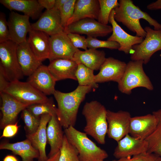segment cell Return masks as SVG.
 <instances>
[{"mask_svg": "<svg viewBox=\"0 0 161 161\" xmlns=\"http://www.w3.org/2000/svg\"><path fill=\"white\" fill-rule=\"evenodd\" d=\"M100 10L98 21L102 24L107 25L109 17L112 10L119 4L117 0H98Z\"/></svg>", "mask_w": 161, "mask_h": 161, "instance_id": "1f68e13d", "label": "cell"}, {"mask_svg": "<svg viewBox=\"0 0 161 161\" xmlns=\"http://www.w3.org/2000/svg\"><path fill=\"white\" fill-rule=\"evenodd\" d=\"M60 151L53 156L48 157V159L44 161H59Z\"/></svg>", "mask_w": 161, "mask_h": 161, "instance_id": "f6af8a7d", "label": "cell"}, {"mask_svg": "<svg viewBox=\"0 0 161 161\" xmlns=\"http://www.w3.org/2000/svg\"><path fill=\"white\" fill-rule=\"evenodd\" d=\"M160 56L161 57V54H160Z\"/></svg>", "mask_w": 161, "mask_h": 161, "instance_id": "681fc988", "label": "cell"}, {"mask_svg": "<svg viewBox=\"0 0 161 161\" xmlns=\"http://www.w3.org/2000/svg\"><path fill=\"white\" fill-rule=\"evenodd\" d=\"M76 0H67L60 11L62 26L64 29L74 13Z\"/></svg>", "mask_w": 161, "mask_h": 161, "instance_id": "d590c367", "label": "cell"}, {"mask_svg": "<svg viewBox=\"0 0 161 161\" xmlns=\"http://www.w3.org/2000/svg\"><path fill=\"white\" fill-rule=\"evenodd\" d=\"M2 100L1 107L2 116L0 127L4 129L7 125L15 123L18 114L29 106L19 102L9 94L0 93Z\"/></svg>", "mask_w": 161, "mask_h": 161, "instance_id": "2e32d148", "label": "cell"}, {"mask_svg": "<svg viewBox=\"0 0 161 161\" xmlns=\"http://www.w3.org/2000/svg\"><path fill=\"white\" fill-rule=\"evenodd\" d=\"M9 82L2 70L0 69V93L3 92Z\"/></svg>", "mask_w": 161, "mask_h": 161, "instance_id": "b9f144b4", "label": "cell"}, {"mask_svg": "<svg viewBox=\"0 0 161 161\" xmlns=\"http://www.w3.org/2000/svg\"><path fill=\"white\" fill-rule=\"evenodd\" d=\"M158 155L147 152L132 157L123 158L114 161H156Z\"/></svg>", "mask_w": 161, "mask_h": 161, "instance_id": "8d00e7d4", "label": "cell"}, {"mask_svg": "<svg viewBox=\"0 0 161 161\" xmlns=\"http://www.w3.org/2000/svg\"><path fill=\"white\" fill-rule=\"evenodd\" d=\"M40 5L46 10H50L53 8L55 0H38Z\"/></svg>", "mask_w": 161, "mask_h": 161, "instance_id": "60d3db41", "label": "cell"}, {"mask_svg": "<svg viewBox=\"0 0 161 161\" xmlns=\"http://www.w3.org/2000/svg\"><path fill=\"white\" fill-rule=\"evenodd\" d=\"M147 8L150 10H161V0H158L148 5Z\"/></svg>", "mask_w": 161, "mask_h": 161, "instance_id": "7bdbcfd3", "label": "cell"}, {"mask_svg": "<svg viewBox=\"0 0 161 161\" xmlns=\"http://www.w3.org/2000/svg\"><path fill=\"white\" fill-rule=\"evenodd\" d=\"M113 156L117 159L131 157L147 152L148 142L134 137L128 134L118 141Z\"/></svg>", "mask_w": 161, "mask_h": 161, "instance_id": "9a60e30c", "label": "cell"}, {"mask_svg": "<svg viewBox=\"0 0 161 161\" xmlns=\"http://www.w3.org/2000/svg\"><path fill=\"white\" fill-rule=\"evenodd\" d=\"M152 114L156 118L157 125L152 133L145 140L148 144L147 152L161 156V109Z\"/></svg>", "mask_w": 161, "mask_h": 161, "instance_id": "f1b7e54d", "label": "cell"}, {"mask_svg": "<svg viewBox=\"0 0 161 161\" xmlns=\"http://www.w3.org/2000/svg\"><path fill=\"white\" fill-rule=\"evenodd\" d=\"M106 58L103 50L89 49L84 51L79 49L75 54L73 60L94 70H100Z\"/></svg>", "mask_w": 161, "mask_h": 161, "instance_id": "d4e9b609", "label": "cell"}, {"mask_svg": "<svg viewBox=\"0 0 161 161\" xmlns=\"http://www.w3.org/2000/svg\"><path fill=\"white\" fill-rule=\"evenodd\" d=\"M3 161H18L16 158L12 155H7L4 159Z\"/></svg>", "mask_w": 161, "mask_h": 161, "instance_id": "bcb514c9", "label": "cell"}, {"mask_svg": "<svg viewBox=\"0 0 161 161\" xmlns=\"http://www.w3.org/2000/svg\"><path fill=\"white\" fill-rule=\"evenodd\" d=\"M51 117L49 114H44L40 116V123L37 131L34 133L27 134V139L31 142L32 145L38 150L39 153L38 161H44L48 158L46 152V147L47 143V128Z\"/></svg>", "mask_w": 161, "mask_h": 161, "instance_id": "7402d4cb", "label": "cell"}, {"mask_svg": "<svg viewBox=\"0 0 161 161\" xmlns=\"http://www.w3.org/2000/svg\"><path fill=\"white\" fill-rule=\"evenodd\" d=\"M131 117L130 113L128 111L120 110L114 112L107 110V134L108 137L118 142L129 134Z\"/></svg>", "mask_w": 161, "mask_h": 161, "instance_id": "9c48e42d", "label": "cell"}, {"mask_svg": "<svg viewBox=\"0 0 161 161\" xmlns=\"http://www.w3.org/2000/svg\"><path fill=\"white\" fill-rule=\"evenodd\" d=\"M73 45L76 48H81L86 50L87 49L86 38L78 34L69 33L67 34Z\"/></svg>", "mask_w": 161, "mask_h": 161, "instance_id": "f35d334b", "label": "cell"}, {"mask_svg": "<svg viewBox=\"0 0 161 161\" xmlns=\"http://www.w3.org/2000/svg\"><path fill=\"white\" fill-rule=\"evenodd\" d=\"M27 108L33 115L38 117L46 114L51 116L56 115L57 107L51 99L46 102L30 105Z\"/></svg>", "mask_w": 161, "mask_h": 161, "instance_id": "4dcf8cb0", "label": "cell"}, {"mask_svg": "<svg viewBox=\"0 0 161 161\" xmlns=\"http://www.w3.org/2000/svg\"><path fill=\"white\" fill-rule=\"evenodd\" d=\"M127 64L112 57L106 58L99 73L95 76V82L103 83L110 81L117 83L122 78Z\"/></svg>", "mask_w": 161, "mask_h": 161, "instance_id": "5bb4252c", "label": "cell"}, {"mask_svg": "<svg viewBox=\"0 0 161 161\" xmlns=\"http://www.w3.org/2000/svg\"><path fill=\"white\" fill-rule=\"evenodd\" d=\"M10 40L9 32L5 14L0 13V43Z\"/></svg>", "mask_w": 161, "mask_h": 161, "instance_id": "74e56055", "label": "cell"}, {"mask_svg": "<svg viewBox=\"0 0 161 161\" xmlns=\"http://www.w3.org/2000/svg\"><path fill=\"white\" fill-rule=\"evenodd\" d=\"M27 82L46 95H53L55 90V79L48 66L40 65L28 76Z\"/></svg>", "mask_w": 161, "mask_h": 161, "instance_id": "ac0fdd59", "label": "cell"}, {"mask_svg": "<svg viewBox=\"0 0 161 161\" xmlns=\"http://www.w3.org/2000/svg\"><path fill=\"white\" fill-rule=\"evenodd\" d=\"M112 27L99 23L95 19L84 18L67 26L64 32L69 33L84 34L93 37H105L112 32Z\"/></svg>", "mask_w": 161, "mask_h": 161, "instance_id": "30bf717a", "label": "cell"}, {"mask_svg": "<svg viewBox=\"0 0 161 161\" xmlns=\"http://www.w3.org/2000/svg\"><path fill=\"white\" fill-rule=\"evenodd\" d=\"M79 49L72 44L64 32L50 37L49 61L56 59H71Z\"/></svg>", "mask_w": 161, "mask_h": 161, "instance_id": "7c38bea8", "label": "cell"}, {"mask_svg": "<svg viewBox=\"0 0 161 161\" xmlns=\"http://www.w3.org/2000/svg\"><path fill=\"white\" fill-rule=\"evenodd\" d=\"M30 17L14 11L10 14L7 21L10 40L18 44L26 41L27 33L32 29Z\"/></svg>", "mask_w": 161, "mask_h": 161, "instance_id": "4fadbf2b", "label": "cell"}, {"mask_svg": "<svg viewBox=\"0 0 161 161\" xmlns=\"http://www.w3.org/2000/svg\"><path fill=\"white\" fill-rule=\"evenodd\" d=\"M144 29L146 32L145 37L140 43L133 47L130 59L133 61H141L147 64L152 55L161 50V30H155L148 26Z\"/></svg>", "mask_w": 161, "mask_h": 161, "instance_id": "52a82bcc", "label": "cell"}, {"mask_svg": "<svg viewBox=\"0 0 161 161\" xmlns=\"http://www.w3.org/2000/svg\"><path fill=\"white\" fill-rule=\"evenodd\" d=\"M60 151L59 161H80L77 150L69 142L65 134Z\"/></svg>", "mask_w": 161, "mask_h": 161, "instance_id": "d6a6232c", "label": "cell"}, {"mask_svg": "<svg viewBox=\"0 0 161 161\" xmlns=\"http://www.w3.org/2000/svg\"><path fill=\"white\" fill-rule=\"evenodd\" d=\"M94 71L82 64H78L75 76L79 85L89 86L95 89L98 88V84L95 81Z\"/></svg>", "mask_w": 161, "mask_h": 161, "instance_id": "f546056e", "label": "cell"}, {"mask_svg": "<svg viewBox=\"0 0 161 161\" xmlns=\"http://www.w3.org/2000/svg\"><path fill=\"white\" fill-rule=\"evenodd\" d=\"M0 149L11 151L15 154L19 156L22 161H34L39 158V153L32 145L28 139L14 143L4 142L0 145Z\"/></svg>", "mask_w": 161, "mask_h": 161, "instance_id": "83f0119b", "label": "cell"}, {"mask_svg": "<svg viewBox=\"0 0 161 161\" xmlns=\"http://www.w3.org/2000/svg\"><path fill=\"white\" fill-rule=\"evenodd\" d=\"M2 92L6 93L21 103L29 105L46 102L50 100L27 81L17 80L9 82Z\"/></svg>", "mask_w": 161, "mask_h": 161, "instance_id": "ba28073f", "label": "cell"}, {"mask_svg": "<svg viewBox=\"0 0 161 161\" xmlns=\"http://www.w3.org/2000/svg\"><path fill=\"white\" fill-rule=\"evenodd\" d=\"M93 89L78 85L73 91L64 93L55 90L53 95L58 104L56 115L64 129L75 125L79 106L87 94Z\"/></svg>", "mask_w": 161, "mask_h": 161, "instance_id": "6da1fadb", "label": "cell"}, {"mask_svg": "<svg viewBox=\"0 0 161 161\" xmlns=\"http://www.w3.org/2000/svg\"><path fill=\"white\" fill-rule=\"evenodd\" d=\"M99 10L98 0H76L73 14L67 26L87 18L97 20Z\"/></svg>", "mask_w": 161, "mask_h": 161, "instance_id": "cb8c5ba5", "label": "cell"}, {"mask_svg": "<svg viewBox=\"0 0 161 161\" xmlns=\"http://www.w3.org/2000/svg\"><path fill=\"white\" fill-rule=\"evenodd\" d=\"M64 133L69 142L77 150L80 161L103 160L108 157L107 152L97 146L85 133L73 126L65 129Z\"/></svg>", "mask_w": 161, "mask_h": 161, "instance_id": "277c9868", "label": "cell"}, {"mask_svg": "<svg viewBox=\"0 0 161 161\" xmlns=\"http://www.w3.org/2000/svg\"><path fill=\"white\" fill-rule=\"evenodd\" d=\"M114 9L111 11L109 20V22L112 26V33L107 39V40L117 42L120 46L118 50L123 52L126 54H131L133 52V47L140 43L144 38L141 37L131 35L125 32L114 19Z\"/></svg>", "mask_w": 161, "mask_h": 161, "instance_id": "8fae6325", "label": "cell"}, {"mask_svg": "<svg viewBox=\"0 0 161 161\" xmlns=\"http://www.w3.org/2000/svg\"><path fill=\"white\" fill-rule=\"evenodd\" d=\"M156 161H161V156H159Z\"/></svg>", "mask_w": 161, "mask_h": 161, "instance_id": "7dc6e473", "label": "cell"}, {"mask_svg": "<svg viewBox=\"0 0 161 161\" xmlns=\"http://www.w3.org/2000/svg\"><path fill=\"white\" fill-rule=\"evenodd\" d=\"M21 117L25 125V129L27 132V134L35 132L39 126L40 117L35 116L26 108L22 111Z\"/></svg>", "mask_w": 161, "mask_h": 161, "instance_id": "836d02e7", "label": "cell"}, {"mask_svg": "<svg viewBox=\"0 0 161 161\" xmlns=\"http://www.w3.org/2000/svg\"><path fill=\"white\" fill-rule=\"evenodd\" d=\"M50 36L43 32L32 29L27 41L32 51L40 61L49 59Z\"/></svg>", "mask_w": 161, "mask_h": 161, "instance_id": "ffe728a7", "label": "cell"}, {"mask_svg": "<svg viewBox=\"0 0 161 161\" xmlns=\"http://www.w3.org/2000/svg\"><path fill=\"white\" fill-rule=\"evenodd\" d=\"M18 45L10 40L0 43V69L9 82L19 80L24 76L18 60Z\"/></svg>", "mask_w": 161, "mask_h": 161, "instance_id": "8992f818", "label": "cell"}, {"mask_svg": "<svg viewBox=\"0 0 161 161\" xmlns=\"http://www.w3.org/2000/svg\"><path fill=\"white\" fill-rule=\"evenodd\" d=\"M86 38L87 47L89 49L105 48L111 49H118L120 47L117 42L114 41H102L90 36H87Z\"/></svg>", "mask_w": 161, "mask_h": 161, "instance_id": "e575fe53", "label": "cell"}, {"mask_svg": "<svg viewBox=\"0 0 161 161\" xmlns=\"http://www.w3.org/2000/svg\"><path fill=\"white\" fill-rule=\"evenodd\" d=\"M157 125L156 118L152 114L131 117L129 134L135 138L145 140L154 131Z\"/></svg>", "mask_w": 161, "mask_h": 161, "instance_id": "d6986e66", "label": "cell"}, {"mask_svg": "<svg viewBox=\"0 0 161 161\" xmlns=\"http://www.w3.org/2000/svg\"><path fill=\"white\" fill-rule=\"evenodd\" d=\"M32 29L41 31L50 36L64 32L60 11L53 8L46 10L38 20L31 24Z\"/></svg>", "mask_w": 161, "mask_h": 161, "instance_id": "e0dca14e", "label": "cell"}, {"mask_svg": "<svg viewBox=\"0 0 161 161\" xmlns=\"http://www.w3.org/2000/svg\"><path fill=\"white\" fill-rule=\"evenodd\" d=\"M104 161L103 160H100V161Z\"/></svg>", "mask_w": 161, "mask_h": 161, "instance_id": "c3c4849f", "label": "cell"}, {"mask_svg": "<svg viewBox=\"0 0 161 161\" xmlns=\"http://www.w3.org/2000/svg\"><path fill=\"white\" fill-rule=\"evenodd\" d=\"M0 2L9 10L22 12L33 19L39 17L44 8L36 0H0Z\"/></svg>", "mask_w": 161, "mask_h": 161, "instance_id": "484cf974", "label": "cell"}, {"mask_svg": "<svg viewBox=\"0 0 161 161\" xmlns=\"http://www.w3.org/2000/svg\"><path fill=\"white\" fill-rule=\"evenodd\" d=\"M17 123L18 122H16L14 124L8 125L4 127L0 138L11 137L15 136L17 133L19 127Z\"/></svg>", "mask_w": 161, "mask_h": 161, "instance_id": "ab89813d", "label": "cell"}, {"mask_svg": "<svg viewBox=\"0 0 161 161\" xmlns=\"http://www.w3.org/2000/svg\"><path fill=\"white\" fill-rule=\"evenodd\" d=\"M62 127L56 115H52L47 128V143L50 147L48 157L59 151L62 145L64 134Z\"/></svg>", "mask_w": 161, "mask_h": 161, "instance_id": "4316f807", "label": "cell"}, {"mask_svg": "<svg viewBox=\"0 0 161 161\" xmlns=\"http://www.w3.org/2000/svg\"><path fill=\"white\" fill-rule=\"evenodd\" d=\"M17 54L24 76H30L42 64V62L37 58L32 51L27 40L18 45Z\"/></svg>", "mask_w": 161, "mask_h": 161, "instance_id": "44dd1931", "label": "cell"}, {"mask_svg": "<svg viewBox=\"0 0 161 161\" xmlns=\"http://www.w3.org/2000/svg\"><path fill=\"white\" fill-rule=\"evenodd\" d=\"M107 110L100 102L92 100L86 102L82 111L86 122L84 129L85 133L101 144L105 143V137L107 133Z\"/></svg>", "mask_w": 161, "mask_h": 161, "instance_id": "3957f363", "label": "cell"}, {"mask_svg": "<svg viewBox=\"0 0 161 161\" xmlns=\"http://www.w3.org/2000/svg\"><path fill=\"white\" fill-rule=\"evenodd\" d=\"M49 61L48 68L56 81L67 79L77 80L78 64L73 60L59 58Z\"/></svg>", "mask_w": 161, "mask_h": 161, "instance_id": "603a6c76", "label": "cell"}, {"mask_svg": "<svg viewBox=\"0 0 161 161\" xmlns=\"http://www.w3.org/2000/svg\"><path fill=\"white\" fill-rule=\"evenodd\" d=\"M143 64L141 61L131 60L127 64L123 76L118 83V89L121 93L129 95L133 89L140 87L153 90V85L144 71Z\"/></svg>", "mask_w": 161, "mask_h": 161, "instance_id": "5b68a950", "label": "cell"}, {"mask_svg": "<svg viewBox=\"0 0 161 161\" xmlns=\"http://www.w3.org/2000/svg\"><path fill=\"white\" fill-rule=\"evenodd\" d=\"M118 6L114 8V18L117 22L121 23L136 36L145 38L146 32L141 26L140 20L147 21L156 30H161V24L147 13L134 5L131 0H120Z\"/></svg>", "mask_w": 161, "mask_h": 161, "instance_id": "7a4b0ae2", "label": "cell"}, {"mask_svg": "<svg viewBox=\"0 0 161 161\" xmlns=\"http://www.w3.org/2000/svg\"><path fill=\"white\" fill-rule=\"evenodd\" d=\"M67 0H55L53 8L60 11Z\"/></svg>", "mask_w": 161, "mask_h": 161, "instance_id": "ee69618b", "label": "cell"}]
</instances>
